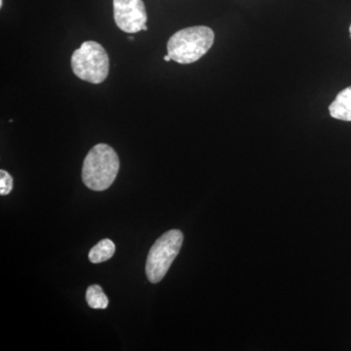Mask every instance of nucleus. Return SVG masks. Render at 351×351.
Listing matches in <instances>:
<instances>
[{"instance_id":"9","label":"nucleus","mask_w":351,"mask_h":351,"mask_svg":"<svg viewBox=\"0 0 351 351\" xmlns=\"http://www.w3.org/2000/svg\"><path fill=\"white\" fill-rule=\"evenodd\" d=\"M13 178L8 172L0 170V195H7L12 191Z\"/></svg>"},{"instance_id":"4","label":"nucleus","mask_w":351,"mask_h":351,"mask_svg":"<svg viewBox=\"0 0 351 351\" xmlns=\"http://www.w3.org/2000/svg\"><path fill=\"white\" fill-rule=\"evenodd\" d=\"M182 241L184 234L181 230H171L152 245L145 265V274L149 282L156 284L162 280L181 250Z\"/></svg>"},{"instance_id":"11","label":"nucleus","mask_w":351,"mask_h":351,"mask_svg":"<svg viewBox=\"0 0 351 351\" xmlns=\"http://www.w3.org/2000/svg\"><path fill=\"white\" fill-rule=\"evenodd\" d=\"M2 6H3V0H0V7L2 8Z\"/></svg>"},{"instance_id":"5","label":"nucleus","mask_w":351,"mask_h":351,"mask_svg":"<svg viewBox=\"0 0 351 351\" xmlns=\"http://www.w3.org/2000/svg\"><path fill=\"white\" fill-rule=\"evenodd\" d=\"M113 18L119 29L127 34L143 31L147 21L143 0H113Z\"/></svg>"},{"instance_id":"12","label":"nucleus","mask_w":351,"mask_h":351,"mask_svg":"<svg viewBox=\"0 0 351 351\" xmlns=\"http://www.w3.org/2000/svg\"><path fill=\"white\" fill-rule=\"evenodd\" d=\"M350 38H351V25H350Z\"/></svg>"},{"instance_id":"3","label":"nucleus","mask_w":351,"mask_h":351,"mask_svg":"<svg viewBox=\"0 0 351 351\" xmlns=\"http://www.w3.org/2000/svg\"><path fill=\"white\" fill-rule=\"evenodd\" d=\"M71 69L78 78L100 84L110 73V58L105 48L93 40L85 41L71 56Z\"/></svg>"},{"instance_id":"10","label":"nucleus","mask_w":351,"mask_h":351,"mask_svg":"<svg viewBox=\"0 0 351 351\" xmlns=\"http://www.w3.org/2000/svg\"><path fill=\"white\" fill-rule=\"evenodd\" d=\"M171 57L169 56V55H166V56H164V61H166V62H170L171 61Z\"/></svg>"},{"instance_id":"6","label":"nucleus","mask_w":351,"mask_h":351,"mask_svg":"<svg viewBox=\"0 0 351 351\" xmlns=\"http://www.w3.org/2000/svg\"><path fill=\"white\" fill-rule=\"evenodd\" d=\"M329 112L332 119L351 121V86L339 92L329 106Z\"/></svg>"},{"instance_id":"7","label":"nucleus","mask_w":351,"mask_h":351,"mask_svg":"<svg viewBox=\"0 0 351 351\" xmlns=\"http://www.w3.org/2000/svg\"><path fill=\"white\" fill-rule=\"evenodd\" d=\"M115 253V245L112 240L106 239L101 240L98 244L95 245L89 252L90 262L101 263L110 260Z\"/></svg>"},{"instance_id":"8","label":"nucleus","mask_w":351,"mask_h":351,"mask_svg":"<svg viewBox=\"0 0 351 351\" xmlns=\"http://www.w3.org/2000/svg\"><path fill=\"white\" fill-rule=\"evenodd\" d=\"M86 301L88 306L94 309H106L108 306V298L99 285L88 287Z\"/></svg>"},{"instance_id":"2","label":"nucleus","mask_w":351,"mask_h":351,"mask_svg":"<svg viewBox=\"0 0 351 351\" xmlns=\"http://www.w3.org/2000/svg\"><path fill=\"white\" fill-rule=\"evenodd\" d=\"M215 40L213 29L195 25L175 32L167 43L168 55L176 63H195L211 49Z\"/></svg>"},{"instance_id":"1","label":"nucleus","mask_w":351,"mask_h":351,"mask_svg":"<svg viewBox=\"0 0 351 351\" xmlns=\"http://www.w3.org/2000/svg\"><path fill=\"white\" fill-rule=\"evenodd\" d=\"M119 167V157L112 147L106 144L96 145L85 157L82 181L92 191H106L117 179Z\"/></svg>"}]
</instances>
